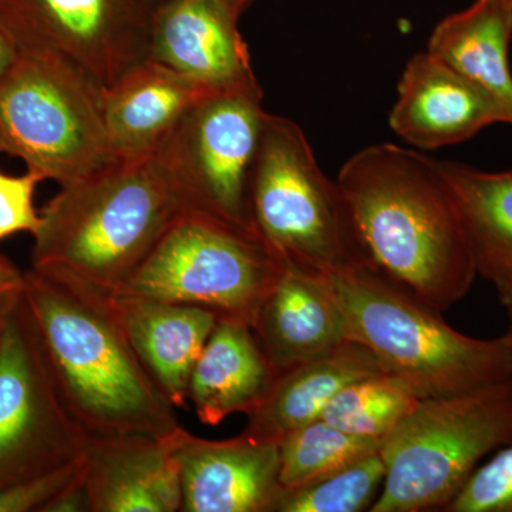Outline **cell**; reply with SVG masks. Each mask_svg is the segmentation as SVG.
<instances>
[{
    "label": "cell",
    "instance_id": "cell-10",
    "mask_svg": "<svg viewBox=\"0 0 512 512\" xmlns=\"http://www.w3.org/2000/svg\"><path fill=\"white\" fill-rule=\"evenodd\" d=\"M87 443L57 390L22 293L0 329V488L80 460Z\"/></svg>",
    "mask_w": 512,
    "mask_h": 512
},
{
    "label": "cell",
    "instance_id": "cell-25",
    "mask_svg": "<svg viewBox=\"0 0 512 512\" xmlns=\"http://www.w3.org/2000/svg\"><path fill=\"white\" fill-rule=\"evenodd\" d=\"M386 466L380 451L328 477L282 488L272 512L370 511L382 491Z\"/></svg>",
    "mask_w": 512,
    "mask_h": 512
},
{
    "label": "cell",
    "instance_id": "cell-26",
    "mask_svg": "<svg viewBox=\"0 0 512 512\" xmlns=\"http://www.w3.org/2000/svg\"><path fill=\"white\" fill-rule=\"evenodd\" d=\"M446 512H512V443L474 471Z\"/></svg>",
    "mask_w": 512,
    "mask_h": 512
},
{
    "label": "cell",
    "instance_id": "cell-17",
    "mask_svg": "<svg viewBox=\"0 0 512 512\" xmlns=\"http://www.w3.org/2000/svg\"><path fill=\"white\" fill-rule=\"evenodd\" d=\"M217 90L146 57L103 90V114L117 157L153 156L185 113Z\"/></svg>",
    "mask_w": 512,
    "mask_h": 512
},
{
    "label": "cell",
    "instance_id": "cell-8",
    "mask_svg": "<svg viewBox=\"0 0 512 512\" xmlns=\"http://www.w3.org/2000/svg\"><path fill=\"white\" fill-rule=\"evenodd\" d=\"M285 261L255 228L185 210L113 295L200 306L254 325Z\"/></svg>",
    "mask_w": 512,
    "mask_h": 512
},
{
    "label": "cell",
    "instance_id": "cell-23",
    "mask_svg": "<svg viewBox=\"0 0 512 512\" xmlns=\"http://www.w3.org/2000/svg\"><path fill=\"white\" fill-rule=\"evenodd\" d=\"M382 440L355 436L323 419L286 434L279 441V481L296 488L328 477L380 451Z\"/></svg>",
    "mask_w": 512,
    "mask_h": 512
},
{
    "label": "cell",
    "instance_id": "cell-19",
    "mask_svg": "<svg viewBox=\"0 0 512 512\" xmlns=\"http://www.w3.org/2000/svg\"><path fill=\"white\" fill-rule=\"evenodd\" d=\"M384 373L369 348L346 340L276 375L262 402L248 413L244 433L254 439L279 443L291 431L322 419L333 397L349 384Z\"/></svg>",
    "mask_w": 512,
    "mask_h": 512
},
{
    "label": "cell",
    "instance_id": "cell-15",
    "mask_svg": "<svg viewBox=\"0 0 512 512\" xmlns=\"http://www.w3.org/2000/svg\"><path fill=\"white\" fill-rule=\"evenodd\" d=\"M178 429L163 437L89 439L83 478L90 512L181 511L183 483L175 454Z\"/></svg>",
    "mask_w": 512,
    "mask_h": 512
},
{
    "label": "cell",
    "instance_id": "cell-29",
    "mask_svg": "<svg viewBox=\"0 0 512 512\" xmlns=\"http://www.w3.org/2000/svg\"><path fill=\"white\" fill-rule=\"evenodd\" d=\"M23 291V274L9 259L0 255V329Z\"/></svg>",
    "mask_w": 512,
    "mask_h": 512
},
{
    "label": "cell",
    "instance_id": "cell-1",
    "mask_svg": "<svg viewBox=\"0 0 512 512\" xmlns=\"http://www.w3.org/2000/svg\"><path fill=\"white\" fill-rule=\"evenodd\" d=\"M336 181L369 266L441 313L466 298L476 266L439 160L375 144Z\"/></svg>",
    "mask_w": 512,
    "mask_h": 512
},
{
    "label": "cell",
    "instance_id": "cell-30",
    "mask_svg": "<svg viewBox=\"0 0 512 512\" xmlns=\"http://www.w3.org/2000/svg\"><path fill=\"white\" fill-rule=\"evenodd\" d=\"M42 512H90L89 495L83 478V460L79 476L66 485Z\"/></svg>",
    "mask_w": 512,
    "mask_h": 512
},
{
    "label": "cell",
    "instance_id": "cell-27",
    "mask_svg": "<svg viewBox=\"0 0 512 512\" xmlns=\"http://www.w3.org/2000/svg\"><path fill=\"white\" fill-rule=\"evenodd\" d=\"M42 181L35 171L10 175L0 170V241L19 232L39 231L42 217L35 207V191Z\"/></svg>",
    "mask_w": 512,
    "mask_h": 512
},
{
    "label": "cell",
    "instance_id": "cell-13",
    "mask_svg": "<svg viewBox=\"0 0 512 512\" xmlns=\"http://www.w3.org/2000/svg\"><path fill=\"white\" fill-rule=\"evenodd\" d=\"M183 512H272L282 491L279 443L242 433L214 441L177 431Z\"/></svg>",
    "mask_w": 512,
    "mask_h": 512
},
{
    "label": "cell",
    "instance_id": "cell-32",
    "mask_svg": "<svg viewBox=\"0 0 512 512\" xmlns=\"http://www.w3.org/2000/svg\"><path fill=\"white\" fill-rule=\"evenodd\" d=\"M495 291H497L498 299H500V303L503 305L507 315L512 316V284L495 289Z\"/></svg>",
    "mask_w": 512,
    "mask_h": 512
},
{
    "label": "cell",
    "instance_id": "cell-3",
    "mask_svg": "<svg viewBox=\"0 0 512 512\" xmlns=\"http://www.w3.org/2000/svg\"><path fill=\"white\" fill-rule=\"evenodd\" d=\"M185 210L154 154L120 158L47 202L32 269L113 295Z\"/></svg>",
    "mask_w": 512,
    "mask_h": 512
},
{
    "label": "cell",
    "instance_id": "cell-20",
    "mask_svg": "<svg viewBox=\"0 0 512 512\" xmlns=\"http://www.w3.org/2000/svg\"><path fill=\"white\" fill-rule=\"evenodd\" d=\"M275 377L251 326L218 319L192 369L188 400L198 420L215 427L232 414L251 413Z\"/></svg>",
    "mask_w": 512,
    "mask_h": 512
},
{
    "label": "cell",
    "instance_id": "cell-18",
    "mask_svg": "<svg viewBox=\"0 0 512 512\" xmlns=\"http://www.w3.org/2000/svg\"><path fill=\"white\" fill-rule=\"evenodd\" d=\"M110 303L167 399L185 407L192 369L220 318L200 306L137 296L110 295Z\"/></svg>",
    "mask_w": 512,
    "mask_h": 512
},
{
    "label": "cell",
    "instance_id": "cell-28",
    "mask_svg": "<svg viewBox=\"0 0 512 512\" xmlns=\"http://www.w3.org/2000/svg\"><path fill=\"white\" fill-rule=\"evenodd\" d=\"M84 456V454H83ZM82 460L0 488V512H42L82 470Z\"/></svg>",
    "mask_w": 512,
    "mask_h": 512
},
{
    "label": "cell",
    "instance_id": "cell-11",
    "mask_svg": "<svg viewBox=\"0 0 512 512\" xmlns=\"http://www.w3.org/2000/svg\"><path fill=\"white\" fill-rule=\"evenodd\" d=\"M154 0H0L19 50L50 53L107 89L146 59Z\"/></svg>",
    "mask_w": 512,
    "mask_h": 512
},
{
    "label": "cell",
    "instance_id": "cell-24",
    "mask_svg": "<svg viewBox=\"0 0 512 512\" xmlns=\"http://www.w3.org/2000/svg\"><path fill=\"white\" fill-rule=\"evenodd\" d=\"M419 403V397L406 386L380 373L340 390L322 419L346 433L383 440Z\"/></svg>",
    "mask_w": 512,
    "mask_h": 512
},
{
    "label": "cell",
    "instance_id": "cell-35",
    "mask_svg": "<svg viewBox=\"0 0 512 512\" xmlns=\"http://www.w3.org/2000/svg\"><path fill=\"white\" fill-rule=\"evenodd\" d=\"M154 2H160V0H154Z\"/></svg>",
    "mask_w": 512,
    "mask_h": 512
},
{
    "label": "cell",
    "instance_id": "cell-9",
    "mask_svg": "<svg viewBox=\"0 0 512 512\" xmlns=\"http://www.w3.org/2000/svg\"><path fill=\"white\" fill-rule=\"evenodd\" d=\"M262 99L256 79L207 94L154 151L188 210L254 228L248 191L268 116Z\"/></svg>",
    "mask_w": 512,
    "mask_h": 512
},
{
    "label": "cell",
    "instance_id": "cell-2",
    "mask_svg": "<svg viewBox=\"0 0 512 512\" xmlns=\"http://www.w3.org/2000/svg\"><path fill=\"white\" fill-rule=\"evenodd\" d=\"M22 293L57 390L89 439L163 437L180 427L110 295L32 268L23 272Z\"/></svg>",
    "mask_w": 512,
    "mask_h": 512
},
{
    "label": "cell",
    "instance_id": "cell-5",
    "mask_svg": "<svg viewBox=\"0 0 512 512\" xmlns=\"http://www.w3.org/2000/svg\"><path fill=\"white\" fill-rule=\"evenodd\" d=\"M512 443V379L423 399L382 440V491L370 512L444 511L488 454Z\"/></svg>",
    "mask_w": 512,
    "mask_h": 512
},
{
    "label": "cell",
    "instance_id": "cell-6",
    "mask_svg": "<svg viewBox=\"0 0 512 512\" xmlns=\"http://www.w3.org/2000/svg\"><path fill=\"white\" fill-rule=\"evenodd\" d=\"M248 208L258 234L286 264L320 276L369 265L338 181L323 173L295 121L266 116Z\"/></svg>",
    "mask_w": 512,
    "mask_h": 512
},
{
    "label": "cell",
    "instance_id": "cell-14",
    "mask_svg": "<svg viewBox=\"0 0 512 512\" xmlns=\"http://www.w3.org/2000/svg\"><path fill=\"white\" fill-rule=\"evenodd\" d=\"M507 114L490 96L429 52L404 67L389 124L396 136L429 151L470 140Z\"/></svg>",
    "mask_w": 512,
    "mask_h": 512
},
{
    "label": "cell",
    "instance_id": "cell-22",
    "mask_svg": "<svg viewBox=\"0 0 512 512\" xmlns=\"http://www.w3.org/2000/svg\"><path fill=\"white\" fill-rule=\"evenodd\" d=\"M477 276L495 289L512 284V167L487 173L439 161Z\"/></svg>",
    "mask_w": 512,
    "mask_h": 512
},
{
    "label": "cell",
    "instance_id": "cell-21",
    "mask_svg": "<svg viewBox=\"0 0 512 512\" xmlns=\"http://www.w3.org/2000/svg\"><path fill=\"white\" fill-rule=\"evenodd\" d=\"M512 0H474L434 28L427 52L483 90L512 126Z\"/></svg>",
    "mask_w": 512,
    "mask_h": 512
},
{
    "label": "cell",
    "instance_id": "cell-7",
    "mask_svg": "<svg viewBox=\"0 0 512 512\" xmlns=\"http://www.w3.org/2000/svg\"><path fill=\"white\" fill-rule=\"evenodd\" d=\"M0 154L60 187L116 163L103 89L62 57L19 50L0 77Z\"/></svg>",
    "mask_w": 512,
    "mask_h": 512
},
{
    "label": "cell",
    "instance_id": "cell-12",
    "mask_svg": "<svg viewBox=\"0 0 512 512\" xmlns=\"http://www.w3.org/2000/svg\"><path fill=\"white\" fill-rule=\"evenodd\" d=\"M239 16L228 0H160L151 16L147 57L212 90L252 82Z\"/></svg>",
    "mask_w": 512,
    "mask_h": 512
},
{
    "label": "cell",
    "instance_id": "cell-33",
    "mask_svg": "<svg viewBox=\"0 0 512 512\" xmlns=\"http://www.w3.org/2000/svg\"><path fill=\"white\" fill-rule=\"evenodd\" d=\"M229 5L232 6L239 15H241L242 12H244V9L247 8L248 3L251 2V0H228Z\"/></svg>",
    "mask_w": 512,
    "mask_h": 512
},
{
    "label": "cell",
    "instance_id": "cell-4",
    "mask_svg": "<svg viewBox=\"0 0 512 512\" xmlns=\"http://www.w3.org/2000/svg\"><path fill=\"white\" fill-rule=\"evenodd\" d=\"M349 338L372 350L386 375L420 400L512 379V339H477L369 265L325 276Z\"/></svg>",
    "mask_w": 512,
    "mask_h": 512
},
{
    "label": "cell",
    "instance_id": "cell-16",
    "mask_svg": "<svg viewBox=\"0 0 512 512\" xmlns=\"http://www.w3.org/2000/svg\"><path fill=\"white\" fill-rule=\"evenodd\" d=\"M252 330L276 375L350 340L345 315L325 276L286 262L259 306Z\"/></svg>",
    "mask_w": 512,
    "mask_h": 512
},
{
    "label": "cell",
    "instance_id": "cell-31",
    "mask_svg": "<svg viewBox=\"0 0 512 512\" xmlns=\"http://www.w3.org/2000/svg\"><path fill=\"white\" fill-rule=\"evenodd\" d=\"M19 55V47L9 33L0 26V77L3 76Z\"/></svg>",
    "mask_w": 512,
    "mask_h": 512
},
{
    "label": "cell",
    "instance_id": "cell-34",
    "mask_svg": "<svg viewBox=\"0 0 512 512\" xmlns=\"http://www.w3.org/2000/svg\"><path fill=\"white\" fill-rule=\"evenodd\" d=\"M508 318H510V328H508L507 333L508 336H510V338L512 339V316H508Z\"/></svg>",
    "mask_w": 512,
    "mask_h": 512
}]
</instances>
